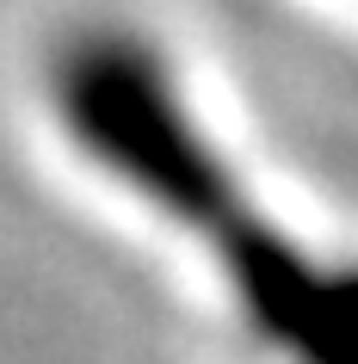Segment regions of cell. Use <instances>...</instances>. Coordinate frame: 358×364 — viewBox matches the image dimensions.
<instances>
[{
    "label": "cell",
    "mask_w": 358,
    "mask_h": 364,
    "mask_svg": "<svg viewBox=\"0 0 358 364\" xmlns=\"http://www.w3.org/2000/svg\"><path fill=\"white\" fill-rule=\"evenodd\" d=\"M50 105L75 149L223 266L247 327L290 364H352V284L241 186L142 31L93 25L62 43Z\"/></svg>",
    "instance_id": "6da1fadb"
}]
</instances>
